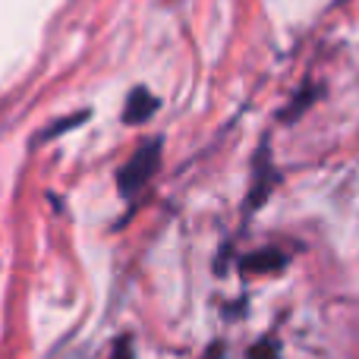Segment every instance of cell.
<instances>
[{
	"instance_id": "2",
	"label": "cell",
	"mask_w": 359,
	"mask_h": 359,
	"mask_svg": "<svg viewBox=\"0 0 359 359\" xmlns=\"http://www.w3.org/2000/svg\"><path fill=\"white\" fill-rule=\"evenodd\" d=\"M155 107H158V101L151 98L145 88H136V92H133V98H130V107H126V120H130V123H139V120L149 117Z\"/></svg>"
},
{
	"instance_id": "3",
	"label": "cell",
	"mask_w": 359,
	"mask_h": 359,
	"mask_svg": "<svg viewBox=\"0 0 359 359\" xmlns=\"http://www.w3.org/2000/svg\"><path fill=\"white\" fill-rule=\"evenodd\" d=\"M111 359H133V344H130V341H120Z\"/></svg>"
},
{
	"instance_id": "1",
	"label": "cell",
	"mask_w": 359,
	"mask_h": 359,
	"mask_svg": "<svg viewBox=\"0 0 359 359\" xmlns=\"http://www.w3.org/2000/svg\"><path fill=\"white\" fill-rule=\"evenodd\" d=\"M158 158H161V139H151L123 164V170H120V192L123 196H136L151 180V174H155Z\"/></svg>"
}]
</instances>
